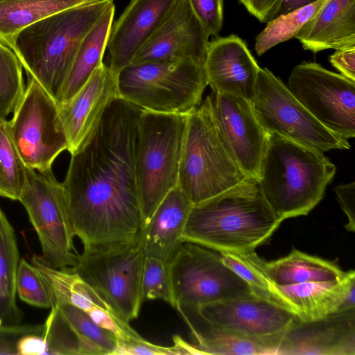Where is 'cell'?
Instances as JSON below:
<instances>
[{"label": "cell", "instance_id": "b9f144b4", "mask_svg": "<svg viewBox=\"0 0 355 355\" xmlns=\"http://www.w3.org/2000/svg\"><path fill=\"white\" fill-rule=\"evenodd\" d=\"M18 355H47V346L42 334L22 336L17 345Z\"/></svg>", "mask_w": 355, "mask_h": 355}, {"label": "cell", "instance_id": "ffe728a7", "mask_svg": "<svg viewBox=\"0 0 355 355\" xmlns=\"http://www.w3.org/2000/svg\"><path fill=\"white\" fill-rule=\"evenodd\" d=\"M175 0H130L113 21L107 49L109 67L117 73L130 65L135 54L159 25Z\"/></svg>", "mask_w": 355, "mask_h": 355}, {"label": "cell", "instance_id": "f1b7e54d", "mask_svg": "<svg viewBox=\"0 0 355 355\" xmlns=\"http://www.w3.org/2000/svg\"><path fill=\"white\" fill-rule=\"evenodd\" d=\"M219 252L223 263L245 282L254 297L282 306L296 314L292 304L268 276L265 268V260L259 257L254 250Z\"/></svg>", "mask_w": 355, "mask_h": 355}, {"label": "cell", "instance_id": "5bb4252c", "mask_svg": "<svg viewBox=\"0 0 355 355\" xmlns=\"http://www.w3.org/2000/svg\"><path fill=\"white\" fill-rule=\"evenodd\" d=\"M209 37L187 0H175L130 65L192 60L204 66Z\"/></svg>", "mask_w": 355, "mask_h": 355}, {"label": "cell", "instance_id": "4fadbf2b", "mask_svg": "<svg viewBox=\"0 0 355 355\" xmlns=\"http://www.w3.org/2000/svg\"><path fill=\"white\" fill-rule=\"evenodd\" d=\"M287 87L325 128L347 139L355 137V81L303 62L293 69Z\"/></svg>", "mask_w": 355, "mask_h": 355}, {"label": "cell", "instance_id": "6da1fadb", "mask_svg": "<svg viewBox=\"0 0 355 355\" xmlns=\"http://www.w3.org/2000/svg\"><path fill=\"white\" fill-rule=\"evenodd\" d=\"M141 112L121 97L115 99L89 141L71 155L62 185L84 250L139 241L143 223L135 150Z\"/></svg>", "mask_w": 355, "mask_h": 355}, {"label": "cell", "instance_id": "9c48e42d", "mask_svg": "<svg viewBox=\"0 0 355 355\" xmlns=\"http://www.w3.org/2000/svg\"><path fill=\"white\" fill-rule=\"evenodd\" d=\"M252 106L266 133H274L324 153L349 149L348 139L320 123L267 68L259 70Z\"/></svg>", "mask_w": 355, "mask_h": 355}, {"label": "cell", "instance_id": "f6af8a7d", "mask_svg": "<svg viewBox=\"0 0 355 355\" xmlns=\"http://www.w3.org/2000/svg\"><path fill=\"white\" fill-rule=\"evenodd\" d=\"M173 340L177 354H201L193 345L188 343L179 336H174Z\"/></svg>", "mask_w": 355, "mask_h": 355}, {"label": "cell", "instance_id": "bcb514c9", "mask_svg": "<svg viewBox=\"0 0 355 355\" xmlns=\"http://www.w3.org/2000/svg\"><path fill=\"white\" fill-rule=\"evenodd\" d=\"M0 1H1V0H0Z\"/></svg>", "mask_w": 355, "mask_h": 355}, {"label": "cell", "instance_id": "5b68a950", "mask_svg": "<svg viewBox=\"0 0 355 355\" xmlns=\"http://www.w3.org/2000/svg\"><path fill=\"white\" fill-rule=\"evenodd\" d=\"M247 176L225 146L206 98L187 116L178 187L193 205L231 189Z\"/></svg>", "mask_w": 355, "mask_h": 355}, {"label": "cell", "instance_id": "ba28073f", "mask_svg": "<svg viewBox=\"0 0 355 355\" xmlns=\"http://www.w3.org/2000/svg\"><path fill=\"white\" fill-rule=\"evenodd\" d=\"M174 308L196 311L216 302L254 297L249 286L227 266L220 253L183 242L167 265Z\"/></svg>", "mask_w": 355, "mask_h": 355}, {"label": "cell", "instance_id": "e0dca14e", "mask_svg": "<svg viewBox=\"0 0 355 355\" xmlns=\"http://www.w3.org/2000/svg\"><path fill=\"white\" fill-rule=\"evenodd\" d=\"M194 312L215 327L253 338L282 334L298 318L293 312L256 297L216 302Z\"/></svg>", "mask_w": 355, "mask_h": 355}, {"label": "cell", "instance_id": "7c38bea8", "mask_svg": "<svg viewBox=\"0 0 355 355\" xmlns=\"http://www.w3.org/2000/svg\"><path fill=\"white\" fill-rule=\"evenodd\" d=\"M9 121L15 146L26 166L39 171L51 168L67 148L57 102L33 78Z\"/></svg>", "mask_w": 355, "mask_h": 355}, {"label": "cell", "instance_id": "74e56055", "mask_svg": "<svg viewBox=\"0 0 355 355\" xmlns=\"http://www.w3.org/2000/svg\"><path fill=\"white\" fill-rule=\"evenodd\" d=\"M43 324H1L0 355H18L17 345L19 340L26 334H42Z\"/></svg>", "mask_w": 355, "mask_h": 355}, {"label": "cell", "instance_id": "f35d334b", "mask_svg": "<svg viewBox=\"0 0 355 355\" xmlns=\"http://www.w3.org/2000/svg\"><path fill=\"white\" fill-rule=\"evenodd\" d=\"M177 355L175 346L162 347L150 343L143 338L128 340H117L112 355Z\"/></svg>", "mask_w": 355, "mask_h": 355}, {"label": "cell", "instance_id": "44dd1931", "mask_svg": "<svg viewBox=\"0 0 355 355\" xmlns=\"http://www.w3.org/2000/svg\"><path fill=\"white\" fill-rule=\"evenodd\" d=\"M193 203L177 186L159 203L142 229L139 243L144 257L168 265L182 242Z\"/></svg>", "mask_w": 355, "mask_h": 355}, {"label": "cell", "instance_id": "4316f807", "mask_svg": "<svg viewBox=\"0 0 355 355\" xmlns=\"http://www.w3.org/2000/svg\"><path fill=\"white\" fill-rule=\"evenodd\" d=\"M19 260L15 230L0 208V325L18 324L23 318L15 287Z\"/></svg>", "mask_w": 355, "mask_h": 355}, {"label": "cell", "instance_id": "83f0119b", "mask_svg": "<svg viewBox=\"0 0 355 355\" xmlns=\"http://www.w3.org/2000/svg\"><path fill=\"white\" fill-rule=\"evenodd\" d=\"M95 0H1L0 41L10 48L26 27L52 14Z\"/></svg>", "mask_w": 355, "mask_h": 355}, {"label": "cell", "instance_id": "ee69618b", "mask_svg": "<svg viewBox=\"0 0 355 355\" xmlns=\"http://www.w3.org/2000/svg\"><path fill=\"white\" fill-rule=\"evenodd\" d=\"M317 1L318 0H282L270 15L268 21Z\"/></svg>", "mask_w": 355, "mask_h": 355}, {"label": "cell", "instance_id": "f546056e", "mask_svg": "<svg viewBox=\"0 0 355 355\" xmlns=\"http://www.w3.org/2000/svg\"><path fill=\"white\" fill-rule=\"evenodd\" d=\"M27 168L13 141L9 121L0 119V196L19 200L26 186Z\"/></svg>", "mask_w": 355, "mask_h": 355}, {"label": "cell", "instance_id": "60d3db41", "mask_svg": "<svg viewBox=\"0 0 355 355\" xmlns=\"http://www.w3.org/2000/svg\"><path fill=\"white\" fill-rule=\"evenodd\" d=\"M329 60L341 75L355 81V46L336 50Z\"/></svg>", "mask_w": 355, "mask_h": 355}, {"label": "cell", "instance_id": "9a60e30c", "mask_svg": "<svg viewBox=\"0 0 355 355\" xmlns=\"http://www.w3.org/2000/svg\"><path fill=\"white\" fill-rule=\"evenodd\" d=\"M207 98L228 151L247 175L257 177L267 135L255 116L251 102L213 91Z\"/></svg>", "mask_w": 355, "mask_h": 355}, {"label": "cell", "instance_id": "2e32d148", "mask_svg": "<svg viewBox=\"0 0 355 355\" xmlns=\"http://www.w3.org/2000/svg\"><path fill=\"white\" fill-rule=\"evenodd\" d=\"M118 98V73L103 62L72 99L58 106L71 155L89 141L107 108Z\"/></svg>", "mask_w": 355, "mask_h": 355}, {"label": "cell", "instance_id": "d4e9b609", "mask_svg": "<svg viewBox=\"0 0 355 355\" xmlns=\"http://www.w3.org/2000/svg\"><path fill=\"white\" fill-rule=\"evenodd\" d=\"M265 268L272 281L279 286L335 282L342 279L347 272L334 261L295 248L284 257L265 261Z\"/></svg>", "mask_w": 355, "mask_h": 355}, {"label": "cell", "instance_id": "3957f363", "mask_svg": "<svg viewBox=\"0 0 355 355\" xmlns=\"http://www.w3.org/2000/svg\"><path fill=\"white\" fill-rule=\"evenodd\" d=\"M114 0H95L52 14L21 30L10 49L28 76L56 101L79 46Z\"/></svg>", "mask_w": 355, "mask_h": 355}, {"label": "cell", "instance_id": "8fae6325", "mask_svg": "<svg viewBox=\"0 0 355 355\" xmlns=\"http://www.w3.org/2000/svg\"><path fill=\"white\" fill-rule=\"evenodd\" d=\"M19 200L24 205L37 235L42 258L52 267H73L78 254L62 185L51 168H27V183Z\"/></svg>", "mask_w": 355, "mask_h": 355}, {"label": "cell", "instance_id": "7bdbcfd3", "mask_svg": "<svg viewBox=\"0 0 355 355\" xmlns=\"http://www.w3.org/2000/svg\"><path fill=\"white\" fill-rule=\"evenodd\" d=\"M282 0H239L259 21L267 23L270 15Z\"/></svg>", "mask_w": 355, "mask_h": 355}, {"label": "cell", "instance_id": "30bf717a", "mask_svg": "<svg viewBox=\"0 0 355 355\" xmlns=\"http://www.w3.org/2000/svg\"><path fill=\"white\" fill-rule=\"evenodd\" d=\"M144 256L139 241L116 247L84 250L69 269L90 285L124 322L138 317L141 304Z\"/></svg>", "mask_w": 355, "mask_h": 355}, {"label": "cell", "instance_id": "ac0fdd59", "mask_svg": "<svg viewBox=\"0 0 355 355\" xmlns=\"http://www.w3.org/2000/svg\"><path fill=\"white\" fill-rule=\"evenodd\" d=\"M280 354L354 355L355 308L312 321L298 318L282 334Z\"/></svg>", "mask_w": 355, "mask_h": 355}, {"label": "cell", "instance_id": "d6a6232c", "mask_svg": "<svg viewBox=\"0 0 355 355\" xmlns=\"http://www.w3.org/2000/svg\"><path fill=\"white\" fill-rule=\"evenodd\" d=\"M22 67L15 52L0 41V119L14 112L23 97Z\"/></svg>", "mask_w": 355, "mask_h": 355}, {"label": "cell", "instance_id": "1f68e13d", "mask_svg": "<svg viewBox=\"0 0 355 355\" xmlns=\"http://www.w3.org/2000/svg\"><path fill=\"white\" fill-rule=\"evenodd\" d=\"M44 327L42 335L46 343L47 355L88 354L96 344L73 328L58 305L51 307Z\"/></svg>", "mask_w": 355, "mask_h": 355}, {"label": "cell", "instance_id": "8d00e7d4", "mask_svg": "<svg viewBox=\"0 0 355 355\" xmlns=\"http://www.w3.org/2000/svg\"><path fill=\"white\" fill-rule=\"evenodd\" d=\"M206 32L216 35L223 24V0H187Z\"/></svg>", "mask_w": 355, "mask_h": 355}, {"label": "cell", "instance_id": "484cf974", "mask_svg": "<svg viewBox=\"0 0 355 355\" xmlns=\"http://www.w3.org/2000/svg\"><path fill=\"white\" fill-rule=\"evenodd\" d=\"M184 319L196 340L193 345L201 354L277 355L283 334L266 338L249 337L215 327L202 318L206 328L200 330L188 318Z\"/></svg>", "mask_w": 355, "mask_h": 355}, {"label": "cell", "instance_id": "7402d4cb", "mask_svg": "<svg viewBox=\"0 0 355 355\" xmlns=\"http://www.w3.org/2000/svg\"><path fill=\"white\" fill-rule=\"evenodd\" d=\"M300 320L312 321L355 308V271L340 280L279 286Z\"/></svg>", "mask_w": 355, "mask_h": 355}, {"label": "cell", "instance_id": "52a82bcc", "mask_svg": "<svg viewBox=\"0 0 355 355\" xmlns=\"http://www.w3.org/2000/svg\"><path fill=\"white\" fill-rule=\"evenodd\" d=\"M207 85L204 66L192 60L130 64L118 73L120 97L157 113L189 114Z\"/></svg>", "mask_w": 355, "mask_h": 355}, {"label": "cell", "instance_id": "ab89813d", "mask_svg": "<svg viewBox=\"0 0 355 355\" xmlns=\"http://www.w3.org/2000/svg\"><path fill=\"white\" fill-rule=\"evenodd\" d=\"M338 202L347 217L345 225L349 232H355V183L337 185L335 188Z\"/></svg>", "mask_w": 355, "mask_h": 355}, {"label": "cell", "instance_id": "cb8c5ba5", "mask_svg": "<svg viewBox=\"0 0 355 355\" xmlns=\"http://www.w3.org/2000/svg\"><path fill=\"white\" fill-rule=\"evenodd\" d=\"M114 13V3L107 9L81 42L58 100V106L67 104L103 62Z\"/></svg>", "mask_w": 355, "mask_h": 355}, {"label": "cell", "instance_id": "836d02e7", "mask_svg": "<svg viewBox=\"0 0 355 355\" xmlns=\"http://www.w3.org/2000/svg\"><path fill=\"white\" fill-rule=\"evenodd\" d=\"M16 293L21 300L34 306L51 307L47 284L39 270L24 259L19 260L16 275Z\"/></svg>", "mask_w": 355, "mask_h": 355}, {"label": "cell", "instance_id": "8992f818", "mask_svg": "<svg viewBox=\"0 0 355 355\" xmlns=\"http://www.w3.org/2000/svg\"><path fill=\"white\" fill-rule=\"evenodd\" d=\"M187 116L144 110L139 114L135 167L143 228L165 196L178 186Z\"/></svg>", "mask_w": 355, "mask_h": 355}, {"label": "cell", "instance_id": "7a4b0ae2", "mask_svg": "<svg viewBox=\"0 0 355 355\" xmlns=\"http://www.w3.org/2000/svg\"><path fill=\"white\" fill-rule=\"evenodd\" d=\"M282 221L268 205L255 176L190 210L182 242L218 252H244L265 243Z\"/></svg>", "mask_w": 355, "mask_h": 355}, {"label": "cell", "instance_id": "4dcf8cb0", "mask_svg": "<svg viewBox=\"0 0 355 355\" xmlns=\"http://www.w3.org/2000/svg\"><path fill=\"white\" fill-rule=\"evenodd\" d=\"M326 1L318 0L268 21L256 37L254 49L257 55H261L277 44L295 37Z\"/></svg>", "mask_w": 355, "mask_h": 355}, {"label": "cell", "instance_id": "277c9868", "mask_svg": "<svg viewBox=\"0 0 355 355\" xmlns=\"http://www.w3.org/2000/svg\"><path fill=\"white\" fill-rule=\"evenodd\" d=\"M266 135L257 177L264 198L282 222L307 215L323 198L336 166L322 153Z\"/></svg>", "mask_w": 355, "mask_h": 355}, {"label": "cell", "instance_id": "d6986e66", "mask_svg": "<svg viewBox=\"0 0 355 355\" xmlns=\"http://www.w3.org/2000/svg\"><path fill=\"white\" fill-rule=\"evenodd\" d=\"M204 68L211 91L252 101L260 67L240 37L232 34L209 42Z\"/></svg>", "mask_w": 355, "mask_h": 355}, {"label": "cell", "instance_id": "d590c367", "mask_svg": "<svg viewBox=\"0 0 355 355\" xmlns=\"http://www.w3.org/2000/svg\"><path fill=\"white\" fill-rule=\"evenodd\" d=\"M55 305L59 306L64 318L80 336L99 345L107 354L112 355L117 343L112 333L98 326L85 311L73 305Z\"/></svg>", "mask_w": 355, "mask_h": 355}, {"label": "cell", "instance_id": "603a6c76", "mask_svg": "<svg viewBox=\"0 0 355 355\" xmlns=\"http://www.w3.org/2000/svg\"><path fill=\"white\" fill-rule=\"evenodd\" d=\"M295 37L313 53L355 46V0H327Z\"/></svg>", "mask_w": 355, "mask_h": 355}, {"label": "cell", "instance_id": "e575fe53", "mask_svg": "<svg viewBox=\"0 0 355 355\" xmlns=\"http://www.w3.org/2000/svg\"><path fill=\"white\" fill-rule=\"evenodd\" d=\"M143 302L162 300L173 307L175 302L168 267L161 260L144 257L141 276Z\"/></svg>", "mask_w": 355, "mask_h": 355}]
</instances>
